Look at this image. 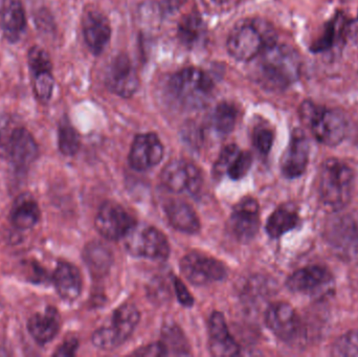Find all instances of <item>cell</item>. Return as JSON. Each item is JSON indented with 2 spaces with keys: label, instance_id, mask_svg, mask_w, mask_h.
I'll return each instance as SVG.
<instances>
[{
  "label": "cell",
  "instance_id": "8fae6325",
  "mask_svg": "<svg viewBox=\"0 0 358 357\" xmlns=\"http://www.w3.org/2000/svg\"><path fill=\"white\" fill-rule=\"evenodd\" d=\"M8 163L17 174H25L39 156V147L25 128L13 130L6 143Z\"/></svg>",
  "mask_w": 358,
  "mask_h": 357
},
{
  "label": "cell",
  "instance_id": "7c38bea8",
  "mask_svg": "<svg viewBox=\"0 0 358 357\" xmlns=\"http://www.w3.org/2000/svg\"><path fill=\"white\" fill-rule=\"evenodd\" d=\"M229 228V232L239 242L248 243L256 237L260 228L259 205L256 199H242L234 207Z\"/></svg>",
  "mask_w": 358,
  "mask_h": 357
},
{
  "label": "cell",
  "instance_id": "5bb4252c",
  "mask_svg": "<svg viewBox=\"0 0 358 357\" xmlns=\"http://www.w3.org/2000/svg\"><path fill=\"white\" fill-rule=\"evenodd\" d=\"M105 82L111 92L123 98H129L136 92L138 87V73L126 54H119L111 61Z\"/></svg>",
  "mask_w": 358,
  "mask_h": 357
},
{
  "label": "cell",
  "instance_id": "52a82bcc",
  "mask_svg": "<svg viewBox=\"0 0 358 357\" xmlns=\"http://www.w3.org/2000/svg\"><path fill=\"white\" fill-rule=\"evenodd\" d=\"M126 238V247L132 256L155 261H166L169 258L170 245L167 237L153 226H136Z\"/></svg>",
  "mask_w": 358,
  "mask_h": 357
},
{
  "label": "cell",
  "instance_id": "7bdbcfd3",
  "mask_svg": "<svg viewBox=\"0 0 358 357\" xmlns=\"http://www.w3.org/2000/svg\"><path fill=\"white\" fill-rule=\"evenodd\" d=\"M4 0H0V8H1L2 3H3Z\"/></svg>",
  "mask_w": 358,
  "mask_h": 357
},
{
  "label": "cell",
  "instance_id": "e575fe53",
  "mask_svg": "<svg viewBox=\"0 0 358 357\" xmlns=\"http://www.w3.org/2000/svg\"><path fill=\"white\" fill-rule=\"evenodd\" d=\"M252 165V156L250 152L240 151L231 165L227 170V174L233 180H239L243 178L250 171Z\"/></svg>",
  "mask_w": 358,
  "mask_h": 357
},
{
  "label": "cell",
  "instance_id": "8d00e7d4",
  "mask_svg": "<svg viewBox=\"0 0 358 357\" xmlns=\"http://www.w3.org/2000/svg\"><path fill=\"white\" fill-rule=\"evenodd\" d=\"M273 144V133L267 128L257 129L254 133V145L261 154H268Z\"/></svg>",
  "mask_w": 358,
  "mask_h": 357
},
{
  "label": "cell",
  "instance_id": "d6a6232c",
  "mask_svg": "<svg viewBox=\"0 0 358 357\" xmlns=\"http://www.w3.org/2000/svg\"><path fill=\"white\" fill-rule=\"evenodd\" d=\"M161 342L167 350L168 356H187L189 354L187 340L176 325H168L164 328Z\"/></svg>",
  "mask_w": 358,
  "mask_h": 357
},
{
  "label": "cell",
  "instance_id": "ba28073f",
  "mask_svg": "<svg viewBox=\"0 0 358 357\" xmlns=\"http://www.w3.org/2000/svg\"><path fill=\"white\" fill-rule=\"evenodd\" d=\"M94 226L103 238L117 241L126 238L136 228V220L119 203L106 201L96 214Z\"/></svg>",
  "mask_w": 358,
  "mask_h": 357
},
{
  "label": "cell",
  "instance_id": "cb8c5ba5",
  "mask_svg": "<svg viewBox=\"0 0 358 357\" xmlns=\"http://www.w3.org/2000/svg\"><path fill=\"white\" fill-rule=\"evenodd\" d=\"M41 211L37 201L29 193H22L15 199L10 219L17 231H29L39 224Z\"/></svg>",
  "mask_w": 358,
  "mask_h": 357
},
{
  "label": "cell",
  "instance_id": "ac0fdd59",
  "mask_svg": "<svg viewBox=\"0 0 358 357\" xmlns=\"http://www.w3.org/2000/svg\"><path fill=\"white\" fill-rule=\"evenodd\" d=\"M309 142L302 130H294L287 150L282 159L281 169L287 178H296L306 170L309 161Z\"/></svg>",
  "mask_w": 358,
  "mask_h": 357
},
{
  "label": "cell",
  "instance_id": "7402d4cb",
  "mask_svg": "<svg viewBox=\"0 0 358 357\" xmlns=\"http://www.w3.org/2000/svg\"><path fill=\"white\" fill-rule=\"evenodd\" d=\"M52 283L57 293L66 302H73L81 296L83 281L81 272L73 264L60 261L52 272Z\"/></svg>",
  "mask_w": 358,
  "mask_h": 357
},
{
  "label": "cell",
  "instance_id": "7a4b0ae2",
  "mask_svg": "<svg viewBox=\"0 0 358 357\" xmlns=\"http://www.w3.org/2000/svg\"><path fill=\"white\" fill-rule=\"evenodd\" d=\"M277 42L273 27L261 19H248L238 23L229 34L227 52L236 60L252 61L265 48Z\"/></svg>",
  "mask_w": 358,
  "mask_h": 357
},
{
  "label": "cell",
  "instance_id": "ffe728a7",
  "mask_svg": "<svg viewBox=\"0 0 358 357\" xmlns=\"http://www.w3.org/2000/svg\"><path fill=\"white\" fill-rule=\"evenodd\" d=\"M27 331L34 341L40 346L50 343L58 335L61 318L58 309L48 306L44 312L33 314L27 321Z\"/></svg>",
  "mask_w": 358,
  "mask_h": 357
},
{
  "label": "cell",
  "instance_id": "3957f363",
  "mask_svg": "<svg viewBox=\"0 0 358 357\" xmlns=\"http://www.w3.org/2000/svg\"><path fill=\"white\" fill-rule=\"evenodd\" d=\"M213 82L203 71L185 68L170 78L168 94L180 108L195 110L208 104L212 96Z\"/></svg>",
  "mask_w": 358,
  "mask_h": 357
},
{
  "label": "cell",
  "instance_id": "60d3db41",
  "mask_svg": "<svg viewBox=\"0 0 358 357\" xmlns=\"http://www.w3.org/2000/svg\"><path fill=\"white\" fill-rule=\"evenodd\" d=\"M346 36L351 41L358 44V15L357 18L353 19L349 24H347Z\"/></svg>",
  "mask_w": 358,
  "mask_h": 357
},
{
  "label": "cell",
  "instance_id": "44dd1931",
  "mask_svg": "<svg viewBox=\"0 0 358 357\" xmlns=\"http://www.w3.org/2000/svg\"><path fill=\"white\" fill-rule=\"evenodd\" d=\"M210 350L214 356H237L239 346L229 333L224 316L221 312H213L208 322Z\"/></svg>",
  "mask_w": 358,
  "mask_h": 357
},
{
  "label": "cell",
  "instance_id": "d590c367",
  "mask_svg": "<svg viewBox=\"0 0 358 357\" xmlns=\"http://www.w3.org/2000/svg\"><path fill=\"white\" fill-rule=\"evenodd\" d=\"M240 152L239 148L236 145H229L221 151L219 155L218 161H216L214 166V175L217 177H222L223 174L229 170V166L233 163L234 159L237 156L238 153Z\"/></svg>",
  "mask_w": 358,
  "mask_h": 357
},
{
  "label": "cell",
  "instance_id": "83f0119b",
  "mask_svg": "<svg viewBox=\"0 0 358 357\" xmlns=\"http://www.w3.org/2000/svg\"><path fill=\"white\" fill-rule=\"evenodd\" d=\"M299 216L296 212L288 207H282L275 210L267 220L266 232L271 238L277 239L289 231L294 230L299 224Z\"/></svg>",
  "mask_w": 358,
  "mask_h": 357
},
{
  "label": "cell",
  "instance_id": "e0dca14e",
  "mask_svg": "<svg viewBox=\"0 0 358 357\" xmlns=\"http://www.w3.org/2000/svg\"><path fill=\"white\" fill-rule=\"evenodd\" d=\"M327 241L330 247L344 257H350L358 251V231L350 218H334L327 228Z\"/></svg>",
  "mask_w": 358,
  "mask_h": 357
},
{
  "label": "cell",
  "instance_id": "2e32d148",
  "mask_svg": "<svg viewBox=\"0 0 358 357\" xmlns=\"http://www.w3.org/2000/svg\"><path fill=\"white\" fill-rule=\"evenodd\" d=\"M265 323L273 335L283 342L294 341L300 331V319L287 303L273 304L265 314Z\"/></svg>",
  "mask_w": 358,
  "mask_h": 357
},
{
  "label": "cell",
  "instance_id": "8992f818",
  "mask_svg": "<svg viewBox=\"0 0 358 357\" xmlns=\"http://www.w3.org/2000/svg\"><path fill=\"white\" fill-rule=\"evenodd\" d=\"M140 319V312L136 305L123 304L113 312L106 324L94 331L92 344L99 349H117L131 337Z\"/></svg>",
  "mask_w": 358,
  "mask_h": 357
},
{
  "label": "cell",
  "instance_id": "603a6c76",
  "mask_svg": "<svg viewBox=\"0 0 358 357\" xmlns=\"http://www.w3.org/2000/svg\"><path fill=\"white\" fill-rule=\"evenodd\" d=\"M27 27L22 0H4L0 8V29L10 43H16L22 37Z\"/></svg>",
  "mask_w": 358,
  "mask_h": 357
},
{
  "label": "cell",
  "instance_id": "30bf717a",
  "mask_svg": "<svg viewBox=\"0 0 358 357\" xmlns=\"http://www.w3.org/2000/svg\"><path fill=\"white\" fill-rule=\"evenodd\" d=\"M180 270L189 283L197 286L224 280L227 276L224 264L197 252H192L181 259Z\"/></svg>",
  "mask_w": 358,
  "mask_h": 357
},
{
  "label": "cell",
  "instance_id": "836d02e7",
  "mask_svg": "<svg viewBox=\"0 0 358 357\" xmlns=\"http://www.w3.org/2000/svg\"><path fill=\"white\" fill-rule=\"evenodd\" d=\"M332 354L336 356L358 357V331H350L334 344Z\"/></svg>",
  "mask_w": 358,
  "mask_h": 357
},
{
  "label": "cell",
  "instance_id": "d4e9b609",
  "mask_svg": "<svg viewBox=\"0 0 358 357\" xmlns=\"http://www.w3.org/2000/svg\"><path fill=\"white\" fill-rule=\"evenodd\" d=\"M170 224L181 233L196 234L200 231V221L195 210L185 201H172L165 207Z\"/></svg>",
  "mask_w": 358,
  "mask_h": 357
},
{
  "label": "cell",
  "instance_id": "4fadbf2b",
  "mask_svg": "<svg viewBox=\"0 0 358 357\" xmlns=\"http://www.w3.org/2000/svg\"><path fill=\"white\" fill-rule=\"evenodd\" d=\"M286 286L294 293L319 296L331 291L334 278L331 274L322 266H307L292 275Z\"/></svg>",
  "mask_w": 358,
  "mask_h": 357
},
{
  "label": "cell",
  "instance_id": "5b68a950",
  "mask_svg": "<svg viewBox=\"0 0 358 357\" xmlns=\"http://www.w3.org/2000/svg\"><path fill=\"white\" fill-rule=\"evenodd\" d=\"M355 173L346 163L338 159H328L320 173V194L322 201L332 211L344 209L352 197Z\"/></svg>",
  "mask_w": 358,
  "mask_h": 357
},
{
  "label": "cell",
  "instance_id": "1f68e13d",
  "mask_svg": "<svg viewBox=\"0 0 358 357\" xmlns=\"http://www.w3.org/2000/svg\"><path fill=\"white\" fill-rule=\"evenodd\" d=\"M58 147L64 156H73L80 149V136L66 117L59 124Z\"/></svg>",
  "mask_w": 358,
  "mask_h": 357
},
{
  "label": "cell",
  "instance_id": "ab89813d",
  "mask_svg": "<svg viewBox=\"0 0 358 357\" xmlns=\"http://www.w3.org/2000/svg\"><path fill=\"white\" fill-rule=\"evenodd\" d=\"M134 356H167V350L164 347L162 342L159 343L151 344V345L147 346V347L142 348V349L138 350L134 352Z\"/></svg>",
  "mask_w": 358,
  "mask_h": 357
},
{
  "label": "cell",
  "instance_id": "6da1fadb",
  "mask_svg": "<svg viewBox=\"0 0 358 357\" xmlns=\"http://www.w3.org/2000/svg\"><path fill=\"white\" fill-rule=\"evenodd\" d=\"M252 75L269 92H282L298 81L301 58L296 50L275 42L254 59Z\"/></svg>",
  "mask_w": 358,
  "mask_h": 357
},
{
  "label": "cell",
  "instance_id": "9a60e30c",
  "mask_svg": "<svg viewBox=\"0 0 358 357\" xmlns=\"http://www.w3.org/2000/svg\"><path fill=\"white\" fill-rule=\"evenodd\" d=\"M164 157V146L155 133L138 134L132 143L129 163L136 171H147L159 165Z\"/></svg>",
  "mask_w": 358,
  "mask_h": 357
},
{
  "label": "cell",
  "instance_id": "b9f144b4",
  "mask_svg": "<svg viewBox=\"0 0 358 357\" xmlns=\"http://www.w3.org/2000/svg\"><path fill=\"white\" fill-rule=\"evenodd\" d=\"M214 1H216V2H225V1H227V0H214Z\"/></svg>",
  "mask_w": 358,
  "mask_h": 357
},
{
  "label": "cell",
  "instance_id": "f1b7e54d",
  "mask_svg": "<svg viewBox=\"0 0 358 357\" xmlns=\"http://www.w3.org/2000/svg\"><path fill=\"white\" fill-rule=\"evenodd\" d=\"M206 27L203 21L196 15H189L178 25V37L185 45L195 48L204 39Z\"/></svg>",
  "mask_w": 358,
  "mask_h": 357
},
{
  "label": "cell",
  "instance_id": "9c48e42d",
  "mask_svg": "<svg viewBox=\"0 0 358 357\" xmlns=\"http://www.w3.org/2000/svg\"><path fill=\"white\" fill-rule=\"evenodd\" d=\"M161 177L164 186L176 194L196 196L203 184L201 171L185 159L169 161L162 171Z\"/></svg>",
  "mask_w": 358,
  "mask_h": 357
},
{
  "label": "cell",
  "instance_id": "4316f807",
  "mask_svg": "<svg viewBox=\"0 0 358 357\" xmlns=\"http://www.w3.org/2000/svg\"><path fill=\"white\" fill-rule=\"evenodd\" d=\"M347 24L348 23L346 22L344 15L336 14L327 23L321 37L313 44V52H323L331 50L342 39L343 36L346 35Z\"/></svg>",
  "mask_w": 358,
  "mask_h": 357
},
{
  "label": "cell",
  "instance_id": "277c9868",
  "mask_svg": "<svg viewBox=\"0 0 358 357\" xmlns=\"http://www.w3.org/2000/svg\"><path fill=\"white\" fill-rule=\"evenodd\" d=\"M300 113L305 125L321 144L338 146L346 138L348 123L340 111L306 101L301 106Z\"/></svg>",
  "mask_w": 358,
  "mask_h": 357
},
{
  "label": "cell",
  "instance_id": "f35d334b",
  "mask_svg": "<svg viewBox=\"0 0 358 357\" xmlns=\"http://www.w3.org/2000/svg\"><path fill=\"white\" fill-rule=\"evenodd\" d=\"M78 347H79V342L75 337H71V339L66 340L52 356L59 357L73 356L77 352Z\"/></svg>",
  "mask_w": 358,
  "mask_h": 357
},
{
  "label": "cell",
  "instance_id": "74e56055",
  "mask_svg": "<svg viewBox=\"0 0 358 357\" xmlns=\"http://www.w3.org/2000/svg\"><path fill=\"white\" fill-rule=\"evenodd\" d=\"M174 289H176V296L178 301L185 307H191L194 304V299L191 293L187 291L185 285L178 278H174Z\"/></svg>",
  "mask_w": 358,
  "mask_h": 357
},
{
  "label": "cell",
  "instance_id": "484cf974",
  "mask_svg": "<svg viewBox=\"0 0 358 357\" xmlns=\"http://www.w3.org/2000/svg\"><path fill=\"white\" fill-rule=\"evenodd\" d=\"M84 262L90 272L96 277H104L108 274L113 265V253L104 243L94 241L84 249Z\"/></svg>",
  "mask_w": 358,
  "mask_h": 357
},
{
  "label": "cell",
  "instance_id": "4dcf8cb0",
  "mask_svg": "<svg viewBox=\"0 0 358 357\" xmlns=\"http://www.w3.org/2000/svg\"><path fill=\"white\" fill-rule=\"evenodd\" d=\"M237 109L229 103L219 104L212 115V126L221 136L231 133L237 122Z\"/></svg>",
  "mask_w": 358,
  "mask_h": 357
},
{
  "label": "cell",
  "instance_id": "f546056e",
  "mask_svg": "<svg viewBox=\"0 0 358 357\" xmlns=\"http://www.w3.org/2000/svg\"><path fill=\"white\" fill-rule=\"evenodd\" d=\"M27 64L34 81L48 79L52 75V65L48 52L41 46L35 45L27 52Z\"/></svg>",
  "mask_w": 358,
  "mask_h": 357
},
{
  "label": "cell",
  "instance_id": "d6986e66",
  "mask_svg": "<svg viewBox=\"0 0 358 357\" xmlns=\"http://www.w3.org/2000/svg\"><path fill=\"white\" fill-rule=\"evenodd\" d=\"M83 36L90 52L100 54L108 45L111 27L104 15L96 10H90L83 18Z\"/></svg>",
  "mask_w": 358,
  "mask_h": 357
}]
</instances>
